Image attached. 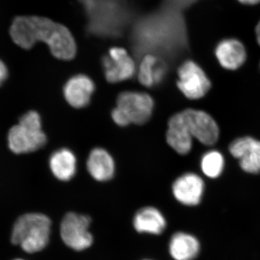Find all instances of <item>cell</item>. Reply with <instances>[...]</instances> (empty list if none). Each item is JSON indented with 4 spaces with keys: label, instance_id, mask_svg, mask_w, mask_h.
Returning <instances> with one entry per match:
<instances>
[{
    "label": "cell",
    "instance_id": "9c48e42d",
    "mask_svg": "<svg viewBox=\"0 0 260 260\" xmlns=\"http://www.w3.org/2000/svg\"><path fill=\"white\" fill-rule=\"evenodd\" d=\"M229 150L239 159L243 170L251 174L260 172V141L249 137L239 138L230 145Z\"/></svg>",
    "mask_w": 260,
    "mask_h": 260
},
{
    "label": "cell",
    "instance_id": "7c38bea8",
    "mask_svg": "<svg viewBox=\"0 0 260 260\" xmlns=\"http://www.w3.org/2000/svg\"><path fill=\"white\" fill-rule=\"evenodd\" d=\"M215 55L223 68L237 70L246 59L245 47L237 39H229L222 41L215 49Z\"/></svg>",
    "mask_w": 260,
    "mask_h": 260
},
{
    "label": "cell",
    "instance_id": "d4e9b609",
    "mask_svg": "<svg viewBox=\"0 0 260 260\" xmlns=\"http://www.w3.org/2000/svg\"><path fill=\"white\" fill-rule=\"evenodd\" d=\"M145 260H150V259H145Z\"/></svg>",
    "mask_w": 260,
    "mask_h": 260
},
{
    "label": "cell",
    "instance_id": "ac0fdd59",
    "mask_svg": "<svg viewBox=\"0 0 260 260\" xmlns=\"http://www.w3.org/2000/svg\"><path fill=\"white\" fill-rule=\"evenodd\" d=\"M200 250V244L197 239L185 233L174 234L170 241L169 251L175 260L194 259Z\"/></svg>",
    "mask_w": 260,
    "mask_h": 260
},
{
    "label": "cell",
    "instance_id": "8992f818",
    "mask_svg": "<svg viewBox=\"0 0 260 260\" xmlns=\"http://www.w3.org/2000/svg\"><path fill=\"white\" fill-rule=\"evenodd\" d=\"M116 104L130 124H145L150 119L154 108L153 99L143 92H123L118 96Z\"/></svg>",
    "mask_w": 260,
    "mask_h": 260
},
{
    "label": "cell",
    "instance_id": "9a60e30c",
    "mask_svg": "<svg viewBox=\"0 0 260 260\" xmlns=\"http://www.w3.org/2000/svg\"><path fill=\"white\" fill-rule=\"evenodd\" d=\"M167 71V65L160 57L152 54H146L140 62L138 80L144 86L152 88L161 83Z\"/></svg>",
    "mask_w": 260,
    "mask_h": 260
},
{
    "label": "cell",
    "instance_id": "e0dca14e",
    "mask_svg": "<svg viewBox=\"0 0 260 260\" xmlns=\"http://www.w3.org/2000/svg\"><path fill=\"white\" fill-rule=\"evenodd\" d=\"M49 165L56 178L61 181H69L76 173V157L71 150L61 149L52 154Z\"/></svg>",
    "mask_w": 260,
    "mask_h": 260
},
{
    "label": "cell",
    "instance_id": "3957f363",
    "mask_svg": "<svg viewBox=\"0 0 260 260\" xmlns=\"http://www.w3.org/2000/svg\"><path fill=\"white\" fill-rule=\"evenodd\" d=\"M47 143L42 129V121L37 112H29L20 118L19 124L10 129L8 145L13 153H28L37 151Z\"/></svg>",
    "mask_w": 260,
    "mask_h": 260
},
{
    "label": "cell",
    "instance_id": "2e32d148",
    "mask_svg": "<svg viewBox=\"0 0 260 260\" xmlns=\"http://www.w3.org/2000/svg\"><path fill=\"white\" fill-rule=\"evenodd\" d=\"M135 229L140 233L162 234L167 226V222L162 213L156 208L148 207L140 210L135 215Z\"/></svg>",
    "mask_w": 260,
    "mask_h": 260
},
{
    "label": "cell",
    "instance_id": "7a4b0ae2",
    "mask_svg": "<svg viewBox=\"0 0 260 260\" xmlns=\"http://www.w3.org/2000/svg\"><path fill=\"white\" fill-rule=\"evenodd\" d=\"M51 222L47 215L28 213L15 222L12 234V242L27 253L42 251L47 246L50 237Z\"/></svg>",
    "mask_w": 260,
    "mask_h": 260
},
{
    "label": "cell",
    "instance_id": "44dd1931",
    "mask_svg": "<svg viewBox=\"0 0 260 260\" xmlns=\"http://www.w3.org/2000/svg\"><path fill=\"white\" fill-rule=\"evenodd\" d=\"M8 76V70L4 63L0 60V85L3 83Z\"/></svg>",
    "mask_w": 260,
    "mask_h": 260
},
{
    "label": "cell",
    "instance_id": "d6986e66",
    "mask_svg": "<svg viewBox=\"0 0 260 260\" xmlns=\"http://www.w3.org/2000/svg\"><path fill=\"white\" fill-rule=\"evenodd\" d=\"M223 155L218 151L208 152L202 158V171L210 178L218 177L223 171Z\"/></svg>",
    "mask_w": 260,
    "mask_h": 260
},
{
    "label": "cell",
    "instance_id": "277c9868",
    "mask_svg": "<svg viewBox=\"0 0 260 260\" xmlns=\"http://www.w3.org/2000/svg\"><path fill=\"white\" fill-rule=\"evenodd\" d=\"M90 219L86 215L70 213L65 215L61 223V239L68 247L76 251L88 249L93 243L89 232Z\"/></svg>",
    "mask_w": 260,
    "mask_h": 260
},
{
    "label": "cell",
    "instance_id": "7402d4cb",
    "mask_svg": "<svg viewBox=\"0 0 260 260\" xmlns=\"http://www.w3.org/2000/svg\"><path fill=\"white\" fill-rule=\"evenodd\" d=\"M244 5H254L260 3V0H238Z\"/></svg>",
    "mask_w": 260,
    "mask_h": 260
},
{
    "label": "cell",
    "instance_id": "30bf717a",
    "mask_svg": "<svg viewBox=\"0 0 260 260\" xmlns=\"http://www.w3.org/2000/svg\"><path fill=\"white\" fill-rule=\"evenodd\" d=\"M176 199L186 205H196L200 203L204 191L203 179L193 174L188 173L178 178L172 187Z\"/></svg>",
    "mask_w": 260,
    "mask_h": 260
},
{
    "label": "cell",
    "instance_id": "8fae6325",
    "mask_svg": "<svg viewBox=\"0 0 260 260\" xmlns=\"http://www.w3.org/2000/svg\"><path fill=\"white\" fill-rule=\"evenodd\" d=\"M95 90L93 80L85 75L72 77L64 88V95L70 106L80 109L88 105Z\"/></svg>",
    "mask_w": 260,
    "mask_h": 260
},
{
    "label": "cell",
    "instance_id": "603a6c76",
    "mask_svg": "<svg viewBox=\"0 0 260 260\" xmlns=\"http://www.w3.org/2000/svg\"><path fill=\"white\" fill-rule=\"evenodd\" d=\"M255 32L256 40H257L258 44H259L260 46V21L258 23L257 25H256Z\"/></svg>",
    "mask_w": 260,
    "mask_h": 260
},
{
    "label": "cell",
    "instance_id": "6da1fadb",
    "mask_svg": "<svg viewBox=\"0 0 260 260\" xmlns=\"http://www.w3.org/2000/svg\"><path fill=\"white\" fill-rule=\"evenodd\" d=\"M13 42L25 49H30L38 42L45 43L51 54L61 60H71L77 46L69 29L44 17L20 16L13 20L10 30Z\"/></svg>",
    "mask_w": 260,
    "mask_h": 260
},
{
    "label": "cell",
    "instance_id": "5b68a950",
    "mask_svg": "<svg viewBox=\"0 0 260 260\" xmlns=\"http://www.w3.org/2000/svg\"><path fill=\"white\" fill-rule=\"evenodd\" d=\"M177 86L181 93L191 100L204 96L211 87L203 70L192 61H186L178 70Z\"/></svg>",
    "mask_w": 260,
    "mask_h": 260
},
{
    "label": "cell",
    "instance_id": "cb8c5ba5",
    "mask_svg": "<svg viewBox=\"0 0 260 260\" xmlns=\"http://www.w3.org/2000/svg\"><path fill=\"white\" fill-rule=\"evenodd\" d=\"M15 260H24V259H15Z\"/></svg>",
    "mask_w": 260,
    "mask_h": 260
},
{
    "label": "cell",
    "instance_id": "4fadbf2b",
    "mask_svg": "<svg viewBox=\"0 0 260 260\" xmlns=\"http://www.w3.org/2000/svg\"><path fill=\"white\" fill-rule=\"evenodd\" d=\"M193 138L183 120L181 113L171 117L167 133L168 144L178 153L185 155L190 151Z\"/></svg>",
    "mask_w": 260,
    "mask_h": 260
},
{
    "label": "cell",
    "instance_id": "5bb4252c",
    "mask_svg": "<svg viewBox=\"0 0 260 260\" xmlns=\"http://www.w3.org/2000/svg\"><path fill=\"white\" fill-rule=\"evenodd\" d=\"M87 169L95 180H110L115 172L114 159L107 150L98 148L93 149L87 160Z\"/></svg>",
    "mask_w": 260,
    "mask_h": 260
},
{
    "label": "cell",
    "instance_id": "ba28073f",
    "mask_svg": "<svg viewBox=\"0 0 260 260\" xmlns=\"http://www.w3.org/2000/svg\"><path fill=\"white\" fill-rule=\"evenodd\" d=\"M102 64L109 83L125 81L133 78L136 72L134 59L124 48L112 47L103 58Z\"/></svg>",
    "mask_w": 260,
    "mask_h": 260
},
{
    "label": "cell",
    "instance_id": "ffe728a7",
    "mask_svg": "<svg viewBox=\"0 0 260 260\" xmlns=\"http://www.w3.org/2000/svg\"><path fill=\"white\" fill-rule=\"evenodd\" d=\"M112 117L113 121H114L117 125L125 126L129 125L130 124L129 121H128L127 118L123 114V112H121L120 109H118L117 107L113 109Z\"/></svg>",
    "mask_w": 260,
    "mask_h": 260
},
{
    "label": "cell",
    "instance_id": "52a82bcc",
    "mask_svg": "<svg viewBox=\"0 0 260 260\" xmlns=\"http://www.w3.org/2000/svg\"><path fill=\"white\" fill-rule=\"evenodd\" d=\"M180 113L193 138L205 145H214L218 141V126L209 114L195 109H186Z\"/></svg>",
    "mask_w": 260,
    "mask_h": 260
}]
</instances>
